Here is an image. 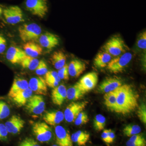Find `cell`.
Returning a JSON list of instances; mask_svg holds the SVG:
<instances>
[{
    "mask_svg": "<svg viewBox=\"0 0 146 146\" xmlns=\"http://www.w3.org/2000/svg\"><path fill=\"white\" fill-rule=\"evenodd\" d=\"M117 102L114 112L126 115L138 107V96L129 84H122L115 89Z\"/></svg>",
    "mask_w": 146,
    "mask_h": 146,
    "instance_id": "6da1fadb",
    "label": "cell"
},
{
    "mask_svg": "<svg viewBox=\"0 0 146 146\" xmlns=\"http://www.w3.org/2000/svg\"><path fill=\"white\" fill-rule=\"evenodd\" d=\"M18 33L21 40L25 42H35L42 33V29L35 23L25 24L18 28Z\"/></svg>",
    "mask_w": 146,
    "mask_h": 146,
    "instance_id": "7a4b0ae2",
    "label": "cell"
},
{
    "mask_svg": "<svg viewBox=\"0 0 146 146\" xmlns=\"http://www.w3.org/2000/svg\"><path fill=\"white\" fill-rule=\"evenodd\" d=\"M127 47L119 35L112 36L103 46V50L112 56L116 57L126 52Z\"/></svg>",
    "mask_w": 146,
    "mask_h": 146,
    "instance_id": "3957f363",
    "label": "cell"
},
{
    "mask_svg": "<svg viewBox=\"0 0 146 146\" xmlns=\"http://www.w3.org/2000/svg\"><path fill=\"white\" fill-rule=\"evenodd\" d=\"M133 57L131 53L126 52L112 58L107 65V70L110 72L118 74L122 72L129 63Z\"/></svg>",
    "mask_w": 146,
    "mask_h": 146,
    "instance_id": "277c9868",
    "label": "cell"
},
{
    "mask_svg": "<svg viewBox=\"0 0 146 146\" xmlns=\"http://www.w3.org/2000/svg\"><path fill=\"white\" fill-rule=\"evenodd\" d=\"M32 131L36 140L40 143L49 142L52 138L51 128L45 122L35 123L32 126Z\"/></svg>",
    "mask_w": 146,
    "mask_h": 146,
    "instance_id": "5b68a950",
    "label": "cell"
},
{
    "mask_svg": "<svg viewBox=\"0 0 146 146\" xmlns=\"http://www.w3.org/2000/svg\"><path fill=\"white\" fill-rule=\"evenodd\" d=\"M25 7L32 14L41 18L46 15L48 9L47 0H26Z\"/></svg>",
    "mask_w": 146,
    "mask_h": 146,
    "instance_id": "8992f818",
    "label": "cell"
},
{
    "mask_svg": "<svg viewBox=\"0 0 146 146\" xmlns=\"http://www.w3.org/2000/svg\"><path fill=\"white\" fill-rule=\"evenodd\" d=\"M87 104L86 102H71L67 106L63 113L65 121L68 123L74 121L79 114L85 109Z\"/></svg>",
    "mask_w": 146,
    "mask_h": 146,
    "instance_id": "52a82bcc",
    "label": "cell"
},
{
    "mask_svg": "<svg viewBox=\"0 0 146 146\" xmlns=\"http://www.w3.org/2000/svg\"><path fill=\"white\" fill-rule=\"evenodd\" d=\"M26 108L31 114L39 115L42 114L45 109V103L43 96L36 95L32 96L26 104Z\"/></svg>",
    "mask_w": 146,
    "mask_h": 146,
    "instance_id": "ba28073f",
    "label": "cell"
},
{
    "mask_svg": "<svg viewBox=\"0 0 146 146\" xmlns=\"http://www.w3.org/2000/svg\"><path fill=\"white\" fill-rule=\"evenodd\" d=\"M3 13L6 21L10 25H16L23 21V11L18 6L6 7L4 9Z\"/></svg>",
    "mask_w": 146,
    "mask_h": 146,
    "instance_id": "9c48e42d",
    "label": "cell"
},
{
    "mask_svg": "<svg viewBox=\"0 0 146 146\" xmlns=\"http://www.w3.org/2000/svg\"><path fill=\"white\" fill-rule=\"evenodd\" d=\"M98 82V76L95 72H91L83 76L77 82L82 90L87 92L95 88Z\"/></svg>",
    "mask_w": 146,
    "mask_h": 146,
    "instance_id": "30bf717a",
    "label": "cell"
},
{
    "mask_svg": "<svg viewBox=\"0 0 146 146\" xmlns=\"http://www.w3.org/2000/svg\"><path fill=\"white\" fill-rule=\"evenodd\" d=\"M56 143L58 146H73L70 133L61 125L56 126L54 129Z\"/></svg>",
    "mask_w": 146,
    "mask_h": 146,
    "instance_id": "8fae6325",
    "label": "cell"
},
{
    "mask_svg": "<svg viewBox=\"0 0 146 146\" xmlns=\"http://www.w3.org/2000/svg\"><path fill=\"white\" fill-rule=\"evenodd\" d=\"M29 88L38 95L46 96L48 88L44 78L42 77H34L31 79L29 82Z\"/></svg>",
    "mask_w": 146,
    "mask_h": 146,
    "instance_id": "7c38bea8",
    "label": "cell"
},
{
    "mask_svg": "<svg viewBox=\"0 0 146 146\" xmlns=\"http://www.w3.org/2000/svg\"><path fill=\"white\" fill-rule=\"evenodd\" d=\"M122 85V81L116 77L106 78L100 84L98 91L102 93H108L114 91Z\"/></svg>",
    "mask_w": 146,
    "mask_h": 146,
    "instance_id": "4fadbf2b",
    "label": "cell"
},
{
    "mask_svg": "<svg viewBox=\"0 0 146 146\" xmlns=\"http://www.w3.org/2000/svg\"><path fill=\"white\" fill-rule=\"evenodd\" d=\"M25 122L21 117L13 115L6 122L5 126L9 133L16 134L23 128Z\"/></svg>",
    "mask_w": 146,
    "mask_h": 146,
    "instance_id": "5bb4252c",
    "label": "cell"
},
{
    "mask_svg": "<svg viewBox=\"0 0 146 146\" xmlns=\"http://www.w3.org/2000/svg\"><path fill=\"white\" fill-rule=\"evenodd\" d=\"M27 55L23 50L18 47L11 46L6 54L7 59L13 64H20Z\"/></svg>",
    "mask_w": 146,
    "mask_h": 146,
    "instance_id": "9a60e30c",
    "label": "cell"
},
{
    "mask_svg": "<svg viewBox=\"0 0 146 146\" xmlns=\"http://www.w3.org/2000/svg\"><path fill=\"white\" fill-rule=\"evenodd\" d=\"M39 40L41 46L49 50L56 47L59 43V38L57 36L49 32L41 35Z\"/></svg>",
    "mask_w": 146,
    "mask_h": 146,
    "instance_id": "2e32d148",
    "label": "cell"
},
{
    "mask_svg": "<svg viewBox=\"0 0 146 146\" xmlns=\"http://www.w3.org/2000/svg\"><path fill=\"white\" fill-rule=\"evenodd\" d=\"M29 88V82L23 78L16 77L8 94L9 98L13 99L18 94Z\"/></svg>",
    "mask_w": 146,
    "mask_h": 146,
    "instance_id": "e0dca14e",
    "label": "cell"
},
{
    "mask_svg": "<svg viewBox=\"0 0 146 146\" xmlns=\"http://www.w3.org/2000/svg\"><path fill=\"white\" fill-rule=\"evenodd\" d=\"M67 98V89L63 84L58 85L53 89L51 92V100L53 103L58 106L63 104Z\"/></svg>",
    "mask_w": 146,
    "mask_h": 146,
    "instance_id": "ac0fdd59",
    "label": "cell"
},
{
    "mask_svg": "<svg viewBox=\"0 0 146 146\" xmlns=\"http://www.w3.org/2000/svg\"><path fill=\"white\" fill-rule=\"evenodd\" d=\"M64 119V114L59 110H50L45 112L43 119L48 125L56 126L63 121Z\"/></svg>",
    "mask_w": 146,
    "mask_h": 146,
    "instance_id": "d6986e66",
    "label": "cell"
},
{
    "mask_svg": "<svg viewBox=\"0 0 146 146\" xmlns=\"http://www.w3.org/2000/svg\"><path fill=\"white\" fill-rule=\"evenodd\" d=\"M86 69L85 63L78 59H74L68 65V72L70 76L77 78L85 71Z\"/></svg>",
    "mask_w": 146,
    "mask_h": 146,
    "instance_id": "ffe728a7",
    "label": "cell"
},
{
    "mask_svg": "<svg viewBox=\"0 0 146 146\" xmlns=\"http://www.w3.org/2000/svg\"><path fill=\"white\" fill-rule=\"evenodd\" d=\"M112 58V56L104 51H100L97 54L94 60L95 67L101 69L107 67Z\"/></svg>",
    "mask_w": 146,
    "mask_h": 146,
    "instance_id": "44dd1931",
    "label": "cell"
},
{
    "mask_svg": "<svg viewBox=\"0 0 146 146\" xmlns=\"http://www.w3.org/2000/svg\"><path fill=\"white\" fill-rule=\"evenodd\" d=\"M23 49L27 55L32 57H38L43 52L42 46L35 42H27L24 45Z\"/></svg>",
    "mask_w": 146,
    "mask_h": 146,
    "instance_id": "7402d4cb",
    "label": "cell"
},
{
    "mask_svg": "<svg viewBox=\"0 0 146 146\" xmlns=\"http://www.w3.org/2000/svg\"><path fill=\"white\" fill-rule=\"evenodd\" d=\"M66 55L62 51L54 52L50 58V61L56 70H59L66 64Z\"/></svg>",
    "mask_w": 146,
    "mask_h": 146,
    "instance_id": "603a6c76",
    "label": "cell"
},
{
    "mask_svg": "<svg viewBox=\"0 0 146 146\" xmlns=\"http://www.w3.org/2000/svg\"><path fill=\"white\" fill-rule=\"evenodd\" d=\"M90 133L85 131L78 130L71 136L72 142L79 146H84L90 140Z\"/></svg>",
    "mask_w": 146,
    "mask_h": 146,
    "instance_id": "cb8c5ba5",
    "label": "cell"
},
{
    "mask_svg": "<svg viewBox=\"0 0 146 146\" xmlns=\"http://www.w3.org/2000/svg\"><path fill=\"white\" fill-rule=\"evenodd\" d=\"M86 93L77 82L67 90V98L70 100H78L83 98Z\"/></svg>",
    "mask_w": 146,
    "mask_h": 146,
    "instance_id": "d4e9b609",
    "label": "cell"
},
{
    "mask_svg": "<svg viewBox=\"0 0 146 146\" xmlns=\"http://www.w3.org/2000/svg\"><path fill=\"white\" fill-rule=\"evenodd\" d=\"M33 91L29 88L22 91L12 99L13 102L17 107L25 106L30 98L32 96Z\"/></svg>",
    "mask_w": 146,
    "mask_h": 146,
    "instance_id": "484cf974",
    "label": "cell"
},
{
    "mask_svg": "<svg viewBox=\"0 0 146 146\" xmlns=\"http://www.w3.org/2000/svg\"><path fill=\"white\" fill-rule=\"evenodd\" d=\"M104 99V104L106 107L114 112L117 102V95L115 90L105 94Z\"/></svg>",
    "mask_w": 146,
    "mask_h": 146,
    "instance_id": "4316f807",
    "label": "cell"
},
{
    "mask_svg": "<svg viewBox=\"0 0 146 146\" xmlns=\"http://www.w3.org/2000/svg\"><path fill=\"white\" fill-rule=\"evenodd\" d=\"M39 60L36 58L27 55L20 63L21 66L25 69L30 70H35L39 63Z\"/></svg>",
    "mask_w": 146,
    "mask_h": 146,
    "instance_id": "83f0119b",
    "label": "cell"
},
{
    "mask_svg": "<svg viewBox=\"0 0 146 146\" xmlns=\"http://www.w3.org/2000/svg\"><path fill=\"white\" fill-rule=\"evenodd\" d=\"M106 124L105 117L101 114H98L95 116L93 121V125L95 130L100 131L104 130Z\"/></svg>",
    "mask_w": 146,
    "mask_h": 146,
    "instance_id": "f1b7e54d",
    "label": "cell"
},
{
    "mask_svg": "<svg viewBox=\"0 0 146 146\" xmlns=\"http://www.w3.org/2000/svg\"><path fill=\"white\" fill-rule=\"evenodd\" d=\"M123 131L125 136L130 137L133 135L139 134L141 131V128L140 126L137 125L129 124L126 126Z\"/></svg>",
    "mask_w": 146,
    "mask_h": 146,
    "instance_id": "f546056e",
    "label": "cell"
},
{
    "mask_svg": "<svg viewBox=\"0 0 146 146\" xmlns=\"http://www.w3.org/2000/svg\"><path fill=\"white\" fill-rule=\"evenodd\" d=\"M9 106L5 102L0 101V119H3L10 115Z\"/></svg>",
    "mask_w": 146,
    "mask_h": 146,
    "instance_id": "4dcf8cb0",
    "label": "cell"
},
{
    "mask_svg": "<svg viewBox=\"0 0 146 146\" xmlns=\"http://www.w3.org/2000/svg\"><path fill=\"white\" fill-rule=\"evenodd\" d=\"M89 117L86 112H82L79 114L74 121L75 125L79 126L86 124L89 121Z\"/></svg>",
    "mask_w": 146,
    "mask_h": 146,
    "instance_id": "1f68e13d",
    "label": "cell"
},
{
    "mask_svg": "<svg viewBox=\"0 0 146 146\" xmlns=\"http://www.w3.org/2000/svg\"><path fill=\"white\" fill-rule=\"evenodd\" d=\"M136 46L140 49L146 50V32L141 33L138 36Z\"/></svg>",
    "mask_w": 146,
    "mask_h": 146,
    "instance_id": "d6a6232c",
    "label": "cell"
},
{
    "mask_svg": "<svg viewBox=\"0 0 146 146\" xmlns=\"http://www.w3.org/2000/svg\"><path fill=\"white\" fill-rule=\"evenodd\" d=\"M137 115L141 122L144 124L146 123V106L145 104L143 103L138 107Z\"/></svg>",
    "mask_w": 146,
    "mask_h": 146,
    "instance_id": "836d02e7",
    "label": "cell"
},
{
    "mask_svg": "<svg viewBox=\"0 0 146 146\" xmlns=\"http://www.w3.org/2000/svg\"><path fill=\"white\" fill-rule=\"evenodd\" d=\"M35 73L37 75H45L48 72V66L44 60L39 61V64L35 70Z\"/></svg>",
    "mask_w": 146,
    "mask_h": 146,
    "instance_id": "e575fe53",
    "label": "cell"
},
{
    "mask_svg": "<svg viewBox=\"0 0 146 146\" xmlns=\"http://www.w3.org/2000/svg\"><path fill=\"white\" fill-rule=\"evenodd\" d=\"M57 74L60 80H68L70 76L68 72V65L66 64L63 67L58 70Z\"/></svg>",
    "mask_w": 146,
    "mask_h": 146,
    "instance_id": "d590c367",
    "label": "cell"
},
{
    "mask_svg": "<svg viewBox=\"0 0 146 146\" xmlns=\"http://www.w3.org/2000/svg\"><path fill=\"white\" fill-rule=\"evenodd\" d=\"M18 146H41L36 141L31 138L27 137L19 143Z\"/></svg>",
    "mask_w": 146,
    "mask_h": 146,
    "instance_id": "8d00e7d4",
    "label": "cell"
},
{
    "mask_svg": "<svg viewBox=\"0 0 146 146\" xmlns=\"http://www.w3.org/2000/svg\"><path fill=\"white\" fill-rule=\"evenodd\" d=\"M9 132L5 125L0 123V141H4L7 138Z\"/></svg>",
    "mask_w": 146,
    "mask_h": 146,
    "instance_id": "74e56055",
    "label": "cell"
},
{
    "mask_svg": "<svg viewBox=\"0 0 146 146\" xmlns=\"http://www.w3.org/2000/svg\"><path fill=\"white\" fill-rule=\"evenodd\" d=\"M44 79H53L60 82V78L58 77L57 72L54 71H48L46 74L45 75Z\"/></svg>",
    "mask_w": 146,
    "mask_h": 146,
    "instance_id": "f35d334b",
    "label": "cell"
},
{
    "mask_svg": "<svg viewBox=\"0 0 146 146\" xmlns=\"http://www.w3.org/2000/svg\"><path fill=\"white\" fill-rule=\"evenodd\" d=\"M129 140L132 142H135V143H146L145 139L143 136L141 134H137L133 135L130 137Z\"/></svg>",
    "mask_w": 146,
    "mask_h": 146,
    "instance_id": "ab89813d",
    "label": "cell"
},
{
    "mask_svg": "<svg viewBox=\"0 0 146 146\" xmlns=\"http://www.w3.org/2000/svg\"><path fill=\"white\" fill-rule=\"evenodd\" d=\"M7 42L5 37L0 34V54L3 53L6 48Z\"/></svg>",
    "mask_w": 146,
    "mask_h": 146,
    "instance_id": "60d3db41",
    "label": "cell"
},
{
    "mask_svg": "<svg viewBox=\"0 0 146 146\" xmlns=\"http://www.w3.org/2000/svg\"><path fill=\"white\" fill-rule=\"evenodd\" d=\"M47 86L53 88L59 85V82L53 79H45Z\"/></svg>",
    "mask_w": 146,
    "mask_h": 146,
    "instance_id": "b9f144b4",
    "label": "cell"
},
{
    "mask_svg": "<svg viewBox=\"0 0 146 146\" xmlns=\"http://www.w3.org/2000/svg\"><path fill=\"white\" fill-rule=\"evenodd\" d=\"M101 137L102 141L107 145H109V138H108V129H104L101 134Z\"/></svg>",
    "mask_w": 146,
    "mask_h": 146,
    "instance_id": "7bdbcfd3",
    "label": "cell"
},
{
    "mask_svg": "<svg viewBox=\"0 0 146 146\" xmlns=\"http://www.w3.org/2000/svg\"><path fill=\"white\" fill-rule=\"evenodd\" d=\"M109 144L112 143L114 142L115 138V132L111 129H108Z\"/></svg>",
    "mask_w": 146,
    "mask_h": 146,
    "instance_id": "ee69618b",
    "label": "cell"
},
{
    "mask_svg": "<svg viewBox=\"0 0 146 146\" xmlns=\"http://www.w3.org/2000/svg\"><path fill=\"white\" fill-rule=\"evenodd\" d=\"M127 146H146V143H135L128 140L126 143Z\"/></svg>",
    "mask_w": 146,
    "mask_h": 146,
    "instance_id": "f6af8a7d",
    "label": "cell"
},
{
    "mask_svg": "<svg viewBox=\"0 0 146 146\" xmlns=\"http://www.w3.org/2000/svg\"><path fill=\"white\" fill-rule=\"evenodd\" d=\"M3 13V11L2 9V8H1V7H0V16H1V14H2Z\"/></svg>",
    "mask_w": 146,
    "mask_h": 146,
    "instance_id": "bcb514c9",
    "label": "cell"
},
{
    "mask_svg": "<svg viewBox=\"0 0 146 146\" xmlns=\"http://www.w3.org/2000/svg\"><path fill=\"white\" fill-rule=\"evenodd\" d=\"M52 146H58L57 145H52Z\"/></svg>",
    "mask_w": 146,
    "mask_h": 146,
    "instance_id": "7dc6e473",
    "label": "cell"
}]
</instances>
